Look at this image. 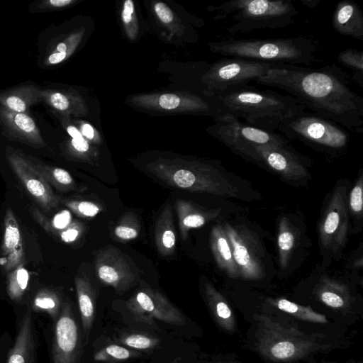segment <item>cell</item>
<instances>
[{"instance_id":"cell-8","label":"cell","mask_w":363,"mask_h":363,"mask_svg":"<svg viewBox=\"0 0 363 363\" xmlns=\"http://www.w3.org/2000/svg\"><path fill=\"white\" fill-rule=\"evenodd\" d=\"M81 357L79 328L72 306L65 302L55 325L52 343V363H80Z\"/></svg>"},{"instance_id":"cell-33","label":"cell","mask_w":363,"mask_h":363,"mask_svg":"<svg viewBox=\"0 0 363 363\" xmlns=\"http://www.w3.org/2000/svg\"><path fill=\"white\" fill-rule=\"evenodd\" d=\"M82 223L79 222H72V224L62 231L59 238L65 242L69 243L78 239L82 232Z\"/></svg>"},{"instance_id":"cell-24","label":"cell","mask_w":363,"mask_h":363,"mask_svg":"<svg viewBox=\"0 0 363 363\" xmlns=\"http://www.w3.org/2000/svg\"><path fill=\"white\" fill-rule=\"evenodd\" d=\"M337 59L340 63L352 69L351 75L352 81H354L360 86L363 85V52L355 48H348L340 52Z\"/></svg>"},{"instance_id":"cell-34","label":"cell","mask_w":363,"mask_h":363,"mask_svg":"<svg viewBox=\"0 0 363 363\" xmlns=\"http://www.w3.org/2000/svg\"><path fill=\"white\" fill-rule=\"evenodd\" d=\"M155 11L159 19L164 23H169L174 18V15L169 6L162 2H157L154 6Z\"/></svg>"},{"instance_id":"cell-30","label":"cell","mask_w":363,"mask_h":363,"mask_svg":"<svg viewBox=\"0 0 363 363\" xmlns=\"http://www.w3.org/2000/svg\"><path fill=\"white\" fill-rule=\"evenodd\" d=\"M277 306L279 309L285 312L294 314L296 317L301 319L320 323L326 322L325 316L315 313L307 308L300 307L296 303L290 302L286 299H281L279 301Z\"/></svg>"},{"instance_id":"cell-42","label":"cell","mask_w":363,"mask_h":363,"mask_svg":"<svg viewBox=\"0 0 363 363\" xmlns=\"http://www.w3.org/2000/svg\"><path fill=\"white\" fill-rule=\"evenodd\" d=\"M71 144L74 150L79 153H85L89 150V145L84 138H72Z\"/></svg>"},{"instance_id":"cell-15","label":"cell","mask_w":363,"mask_h":363,"mask_svg":"<svg viewBox=\"0 0 363 363\" xmlns=\"http://www.w3.org/2000/svg\"><path fill=\"white\" fill-rule=\"evenodd\" d=\"M7 363H36V343L30 308L21 320Z\"/></svg>"},{"instance_id":"cell-19","label":"cell","mask_w":363,"mask_h":363,"mask_svg":"<svg viewBox=\"0 0 363 363\" xmlns=\"http://www.w3.org/2000/svg\"><path fill=\"white\" fill-rule=\"evenodd\" d=\"M43 97L42 92L33 86H21L0 95L2 107L26 113L28 108Z\"/></svg>"},{"instance_id":"cell-13","label":"cell","mask_w":363,"mask_h":363,"mask_svg":"<svg viewBox=\"0 0 363 363\" xmlns=\"http://www.w3.org/2000/svg\"><path fill=\"white\" fill-rule=\"evenodd\" d=\"M1 264L12 271L23 262V247L18 223L13 211L8 208L4 217V235L0 249Z\"/></svg>"},{"instance_id":"cell-16","label":"cell","mask_w":363,"mask_h":363,"mask_svg":"<svg viewBox=\"0 0 363 363\" xmlns=\"http://www.w3.org/2000/svg\"><path fill=\"white\" fill-rule=\"evenodd\" d=\"M0 119L11 136L33 146L44 145L33 119L24 113H18L0 107Z\"/></svg>"},{"instance_id":"cell-41","label":"cell","mask_w":363,"mask_h":363,"mask_svg":"<svg viewBox=\"0 0 363 363\" xmlns=\"http://www.w3.org/2000/svg\"><path fill=\"white\" fill-rule=\"evenodd\" d=\"M294 238L289 232L282 233L278 239V243L280 248L283 250H289L294 245Z\"/></svg>"},{"instance_id":"cell-21","label":"cell","mask_w":363,"mask_h":363,"mask_svg":"<svg viewBox=\"0 0 363 363\" xmlns=\"http://www.w3.org/2000/svg\"><path fill=\"white\" fill-rule=\"evenodd\" d=\"M30 160L36 169L40 173L46 182L61 191H75L77 189L76 182L71 174L64 169L45 164L33 158Z\"/></svg>"},{"instance_id":"cell-44","label":"cell","mask_w":363,"mask_h":363,"mask_svg":"<svg viewBox=\"0 0 363 363\" xmlns=\"http://www.w3.org/2000/svg\"><path fill=\"white\" fill-rule=\"evenodd\" d=\"M72 0H50L48 3L53 7H62L72 4Z\"/></svg>"},{"instance_id":"cell-38","label":"cell","mask_w":363,"mask_h":363,"mask_svg":"<svg viewBox=\"0 0 363 363\" xmlns=\"http://www.w3.org/2000/svg\"><path fill=\"white\" fill-rule=\"evenodd\" d=\"M233 255L236 262L242 266L246 265L250 262L248 251L243 245H237L235 247Z\"/></svg>"},{"instance_id":"cell-5","label":"cell","mask_w":363,"mask_h":363,"mask_svg":"<svg viewBox=\"0 0 363 363\" xmlns=\"http://www.w3.org/2000/svg\"><path fill=\"white\" fill-rule=\"evenodd\" d=\"M277 130L289 138L329 150L345 147L350 138L347 129L337 123L305 111L284 120Z\"/></svg>"},{"instance_id":"cell-18","label":"cell","mask_w":363,"mask_h":363,"mask_svg":"<svg viewBox=\"0 0 363 363\" xmlns=\"http://www.w3.org/2000/svg\"><path fill=\"white\" fill-rule=\"evenodd\" d=\"M74 282L82 326L88 335L95 318V291L86 277H76Z\"/></svg>"},{"instance_id":"cell-3","label":"cell","mask_w":363,"mask_h":363,"mask_svg":"<svg viewBox=\"0 0 363 363\" xmlns=\"http://www.w3.org/2000/svg\"><path fill=\"white\" fill-rule=\"evenodd\" d=\"M223 55L271 65H306L322 61L317 40L308 35L284 38H230L210 44Z\"/></svg>"},{"instance_id":"cell-1","label":"cell","mask_w":363,"mask_h":363,"mask_svg":"<svg viewBox=\"0 0 363 363\" xmlns=\"http://www.w3.org/2000/svg\"><path fill=\"white\" fill-rule=\"evenodd\" d=\"M257 84L282 89L312 113L362 133L363 97L351 86V75L335 63L313 69L273 65Z\"/></svg>"},{"instance_id":"cell-40","label":"cell","mask_w":363,"mask_h":363,"mask_svg":"<svg viewBox=\"0 0 363 363\" xmlns=\"http://www.w3.org/2000/svg\"><path fill=\"white\" fill-rule=\"evenodd\" d=\"M216 247L219 254L225 260L230 259L232 255L225 238L219 237L216 240Z\"/></svg>"},{"instance_id":"cell-17","label":"cell","mask_w":363,"mask_h":363,"mask_svg":"<svg viewBox=\"0 0 363 363\" xmlns=\"http://www.w3.org/2000/svg\"><path fill=\"white\" fill-rule=\"evenodd\" d=\"M155 242L161 255L169 256L175 251L176 234L171 205L166 206L155 226Z\"/></svg>"},{"instance_id":"cell-37","label":"cell","mask_w":363,"mask_h":363,"mask_svg":"<svg viewBox=\"0 0 363 363\" xmlns=\"http://www.w3.org/2000/svg\"><path fill=\"white\" fill-rule=\"evenodd\" d=\"M321 299L326 305L333 308H339L344 304L342 298L333 292L325 291L323 293Z\"/></svg>"},{"instance_id":"cell-46","label":"cell","mask_w":363,"mask_h":363,"mask_svg":"<svg viewBox=\"0 0 363 363\" xmlns=\"http://www.w3.org/2000/svg\"><path fill=\"white\" fill-rule=\"evenodd\" d=\"M300 1L303 6L309 9H313L318 6L320 0H300Z\"/></svg>"},{"instance_id":"cell-26","label":"cell","mask_w":363,"mask_h":363,"mask_svg":"<svg viewBox=\"0 0 363 363\" xmlns=\"http://www.w3.org/2000/svg\"><path fill=\"white\" fill-rule=\"evenodd\" d=\"M140 223L137 216L131 213L124 214L113 229L116 238L120 242L135 239L140 233Z\"/></svg>"},{"instance_id":"cell-31","label":"cell","mask_w":363,"mask_h":363,"mask_svg":"<svg viewBox=\"0 0 363 363\" xmlns=\"http://www.w3.org/2000/svg\"><path fill=\"white\" fill-rule=\"evenodd\" d=\"M270 354L278 359L292 357L296 352V345L288 340L275 342L269 348Z\"/></svg>"},{"instance_id":"cell-39","label":"cell","mask_w":363,"mask_h":363,"mask_svg":"<svg viewBox=\"0 0 363 363\" xmlns=\"http://www.w3.org/2000/svg\"><path fill=\"white\" fill-rule=\"evenodd\" d=\"M340 220V216L336 212L330 213L325 222L324 230L325 233L331 234L337 229Z\"/></svg>"},{"instance_id":"cell-29","label":"cell","mask_w":363,"mask_h":363,"mask_svg":"<svg viewBox=\"0 0 363 363\" xmlns=\"http://www.w3.org/2000/svg\"><path fill=\"white\" fill-rule=\"evenodd\" d=\"M209 305L218 323L225 328L232 327V313L228 306L222 301L217 299L216 296L210 289L207 290Z\"/></svg>"},{"instance_id":"cell-28","label":"cell","mask_w":363,"mask_h":363,"mask_svg":"<svg viewBox=\"0 0 363 363\" xmlns=\"http://www.w3.org/2000/svg\"><path fill=\"white\" fill-rule=\"evenodd\" d=\"M60 202L76 215L84 218L95 217L102 211L100 205L91 201L60 199Z\"/></svg>"},{"instance_id":"cell-6","label":"cell","mask_w":363,"mask_h":363,"mask_svg":"<svg viewBox=\"0 0 363 363\" xmlns=\"http://www.w3.org/2000/svg\"><path fill=\"white\" fill-rule=\"evenodd\" d=\"M273 65L230 57L216 62L204 74L207 94L216 96L264 75Z\"/></svg>"},{"instance_id":"cell-2","label":"cell","mask_w":363,"mask_h":363,"mask_svg":"<svg viewBox=\"0 0 363 363\" xmlns=\"http://www.w3.org/2000/svg\"><path fill=\"white\" fill-rule=\"evenodd\" d=\"M225 113L254 127L275 131L286 118L306 107L290 95L262 90L247 84L215 96Z\"/></svg>"},{"instance_id":"cell-14","label":"cell","mask_w":363,"mask_h":363,"mask_svg":"<svg viewBox=\"0 0 363 363\" xmlns=\"http://www.w3.org/2000/svg\"><path fill=\"white\" fill-rule=\"evenodd\" d=\"M333 28L342 35L363 40V12L352 0L339 1L332 18Z\"/></svg>"},{"instance_id":"cell-27","label":"cell","mask_w":363,"mask_h":363,"mask_svg":"<svg viewBox=\"0 0 363 363\" xmlns=\"http://www.w3.org/2000/svg\"><path fill=\"white\" fill-rule=\"evenodd\" d=\"M117 342L126 347L146 350L156 347L160 340L157 337L146 333H127L121 335Z\"/></svg>"},{"instance_id":"cell-7","label":"cell","mask_w":363,"mask_h":363,"mask_svg":"<svg viewBox=\"0 0 363 363\" xmlns=\"http://www.w3.org/2000/svg\"><path fill=\"white\" fill-rule=\"evenodd\" d=\"M216 119L217 123L210 133L230 147L239 150L249 145L286 143V139L275 131L254 127L229 113Z\"/></svg>"},{"instance_id":"cell-22","label":"cell","mask_w":363,"mask_h":363,"mask_svg":"<svg viewBox=\"0 0 363 363\" xmlns=\"http://www.w3.org/2000/svg\"><path fill=\"white\" fill-rule=\"evenodd\" d=\"M62 306L60 296L55 291L48 289L40 290L33 303L35 311L48 313L55 320H57L60 315Z\"/></svg>"},{"instance_id":"cell-9","label":"cell","mask_w":363,"mask_h":363,"mask_svg":"<svg viewBox=\"0 0 363 363\" xmlns=\"http://www.w3.org/2000/svg\"><path fill=\"white\" fill-rule=\"evenodd\" d=\"M128 309L142 321L157 319L174 325H184L186 318L162 294L152 289L137 292L127 302Z\"/></svg>"},{"instance_id":"cell-20","label":"cell","mask_w":363,"mask_h":363,"mask_svg":"<svg viewBox=\"0 0 363 363\" xmlns=\"http://www.w3.org/2000/svg\"><path fill=\"white\" fill-rule=\"evenodd\" d=\"M178 216L179 232L183 240H186L190 230L204 225L206 216L194 205L186 200L178 199L175 203Z\"/></svg>"},{"instance_id":"cell-43","label":"cell","mask_w":363,"mask_h":363,"mask_svg":"<svg viewBox=\"0 0 363 363\" xmlns=\"http://www.w3.org/2000/svg\"><path fill=\"white\" fill-rule=\"evenodd\" d=\"M81 133L83 137H85L88 140H94L95 137L94 130L92 126L89 123H84L81 126Z\"/></svg>"},{"instance_id":"cell-25","label":"cell","mask_w":363,"mask_h":363,"mask_svg":"<svg viewBox=\"0 0 363 363\" xmlns=\"http://www.w3.org/2000/svg\"><path fill=\"white\" fill-rule=\"evenodd\" d=\"M139 355L140 354L135 350L120 345L113 344L96 352L94 355V359L98 362L116 363Z\"/></svg>"},{"instance_id":"cell-11","label":"cell","mask_w":363,"mask_h":363,"mask_svg":"<svg viewBox=\"0 0 363 363\" xmlns=\"http://www.w3.org/2000/svg\"><path fill=\"white\" fill-rule=\"evenodd\" d=\"M98 278L118 293H123L136 281L135 273L121 252L108 246L99 250L94 262Z\"/></svg>"},{"instance_id":"cell-32","label":"cell","mask_w":363,"mask_h":363,"mask_svg":"<svg viewBox=\"0 0 363 363\" xmlns=\"http://www.w3.org/2000/svg\"><path fill=\"white\" fill-rule=\"evenodd\" d=\"M44 97L50 105L59 111H69L71 105L69 97L59 91L42 92Z\"/></svg>"},{"instance_id":"cell-36","label":"cell","mask_w":363,"mask_h":363,"mask_svg":"<svg viewBox=\"0 0 363 363\" xmlns=\"http://www.w3.org/2000/svg\"><path fill=\"white\" fill-rule=\"evenodd\" d=\"M350 206L355 212H359L362 209V190L359 186H355L351 192Z\"/></svg>"},{"instance_id":"cell-35","label":"cell","mask_w":363,"mask_h":363,"mask_svg":"<svg viewBox=\"0 0 363 363\" xmlns=\"http://www.w3.org/2000/svg\"><path fill=\"white\" fill-rule=\"evenodd\" d=\"M134 14L135 6L133 1L131 0L125 1V2L123 3L121 16L122 20L127 28L130 27V26H133Z\"/></svg>"},{"instance_id":"cell-45","label":"cell","mask_w":363,"mask_h":363,"mask_svg":"<svg viewBox=\"0 0 363 363\" xmlns=\"http://www.w3.org/2000/svg\"><path fill=\"white\" fill-rule=\"evenodd\" d=\"M67 131L72 138H79L83 137L80 130L73 125H69L67 128Z\"/></svg>"},{"instance_id":"cell-12","label":"cell","mask_w":363,"mask_h":363,"mask_svg":"<svg viewBox=\"0 0 363 363\" xmlns=\"http://www.w3.org/2000/svg\"><path fill=\"white\" fill-rule=\"evenodd\" d=\"M135 103L145 107L173 111L187 109L196 112L210 113H214L217 118L224 114L223 111L212 108L208 101L199 96H181L174 94H162L140 96L137 97Z\"/></svg>"},{"instance_id":"cell-4","label":"cell","mask_w":363,"mask_h":363,"mask_svg":"<svg viewBox=\"0 0 363 363\" xmlns=\"http://www.w3.org/2000/svg\"><path fill=\"white\" fill-rule=\"evenodd\" d=\"M216 18L231 15L230 33L259 29H279L293 24L299 11L293 0H230L215 8Z\"/></svg>"},{"instance_id":"cell-47","label":"cell","mask_w":363,"mask_h":363,"mask_svg":"<svg viewBox=\"0 0 363 363\" xmlns=\"http://www.w3.org/2000/svg\"><path fill=\"white\" fill-rule=\"evenodd\" d=\"M55 52H66L67 53V45L65 42H62L57 44Z\"/></svg>"},{"instance_id":"cell-23","label":"cell","mask_w":363,"mask_h":363,"mask_svg":"<svg viewBox=\"0 0 363 363\" xmlns=\"http://www.w3.org/2000/svg\"><path fill=\"white\" fill-rule=\"evenodd\" d=\"M29 281V273L23 265L12 270L6 281V291L9 298L16 302L22 299Z\"/></svg>"},{"instance_id":"cell-10","label":"cell","mask_w":363,"mask_h":363,"mask_svg":"<svg viewBox=\"0 0 363 363\" xmlns=\"http://www.w3.org/2000/svg\"><path fill=\"white\" fill-rule=\"evenodd\" d=\"M8 161L26 190L44 211L50 212L58 206L61 198L54 193L30 160L17 152H11Z\"/></svg>"}]
</instances>
